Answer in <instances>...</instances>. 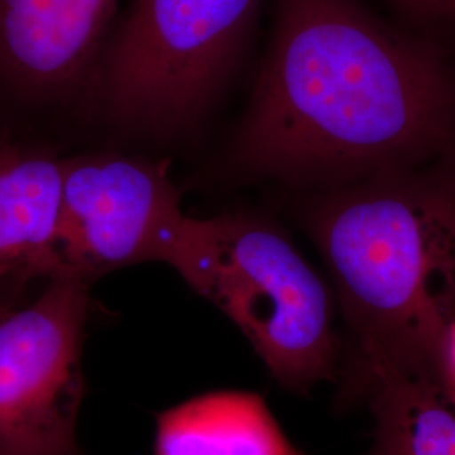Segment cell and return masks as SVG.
Segmentation results:
<instances>
[{"instance_id": "6da1fadb", "label": "cell", "mask_w": 455, "mask_h": 455, "mask_svg": "<svg viewBox=\"0 0 455 455\" xmlns=\"http://www.w3.org/2000/svg\"><path fill=\"white\" fill-rule=\"evenodd\" d=\"M454 115L452 80L427 46L355 0H280L231 161L287 180L385 169L445 142Z\"/></svg>"}, {"instance_id": "7a4b0ae2", "label": "cell", "mask_w": 455, "mask_h": 455, "mask_svg": "<svg viewBox=\"0 0 455 455\" xmlns=\"http://www.w3.org/2000/svg\"><path fill=\"white\" fill-rule=\"evenodd\" d=\"M306 227L336 297L342 370L435 385L455 321V182L378 178L315 203Z\"/></svg>"}, {"instance_id": "3957f363", "label": "cell", "mask_w": 455, "mask_h": 455, "mask_svg": "<svg viewBox=\"0 0 455 455\" xmlns=\"http://www.w3.org/2000/svg\"><path fill=\"white\" fill-rule=\"evenodd\" d=\"M172 270L240 329L283 390L307 395L338 383L336 297L276 225L240 212L197 218Z\"/></svg>"}, {"instance_id": "277c9868", "label": "cell", "mask_w": 455, "mask_h": 455, "mask_svg": "<svg viewBox=\"0 0 455 455\" xmlns=\"http://www.w3.org/2000/svg\"><path fill=\"white\" fill-rule=\"evenodd\" d=\"M260 0H132L100 60L88 98L129 131L195 124L243 46Z\"/></svg>"}, {"instance_id": "5b68a950", "label": "cell", "mask_w": 455, "mask_h": 455, "mask_svg": "<svg viewBox=\"0 0 455 455\" xmlns=\"http://www.w3.org/2000/svg\"><path fill=\"white\" fill-rule=\"evenodd\" d=\"M195 225L165 161L103 152L63 157L52 278L92 283L139 263L172 268Z\"/></svg>"}, {"instance_id": "8992f818", "label": "cell", "mask_w": 455, "mask_h": 455, "mask_svg": "<svg viewBox=\"0 0 455 455\" xmlns=\"http://www.w3.org/2000/svg\"><path fill=\"white\" fill-rule=\"evenodd\" d=\"M90 283L48 280L0 317V455H82V349Z\"/></svg>"}, {"instance_id": "52a82bcc", "label": "cell", "mask_w": 455, "mask_h": 455, "mask_svg": "<svg viewBox=\"0 0 455 455\" xmlns=\"http://www.w3.org/2000/svg\"><path fill=\"white\" fill-rule=\"evenodd\" d=\"M120 0H0V92L26 107L88 97Z\"/></svg>"}, {"instance_id": "ba28073f", "label": "cell", "mask_w": 455, "mask_h": 455, "mask_svg": "<svg viewBox=\"0 0 455 455\" xmlns=\"http://www.w3.org/2000/svg\"><path fill=\"white\" fill-rule=\"evenodd\" d=\"M61 159L46 147L0 139V317L14 309L17 291L54 276Z\"/></svg>"}, {"instance_id": "9c48e42d", "label": "cell", "mask_w": 455, "mask_h": 455, "mask_svg": "<svg viewBox=\"0 0 455 455\" xmlns=\"http://www.w3.org/2000/svg\"><path fill=\"white\" fill-rule=\"evenodd\" d=\"M338 402L363 403L371 442L361 455H455V407L435 385L381 366L342 371Z\"/></svg>"}, {"instance_id": "30bf717a", "label": "cell", "mask_w": 455, "mask_h": 455, "mask_svg": "<svg viewBox=\"0 0 455 455\" xmlns=\"http://www.w3.org/2000/svg\"><path fill=\"white\" fill-rule=\"evenodd\" d=\"M156 455H304L251 391H212L159 413Z\"/></svg>"}, {"instance_id": "8fae6325", "label": "cell", "mask_w": 455, "mask_h": 455, "mask_svg": "<svg viewBox=\"0 0 455 455\" xmlns=\"http://www.w3.org/2000/svg\"><path fill=\"white\" fill-rule=\"evenodd\" d=\"M435 387L455 407V321L449 327L442 346Z\"/></svg>"}, {"instance_id": "7c38bea8", "label": "cell", "mask_w": 455, "mask_h": 455, "mask_svg": "<svg viewBox=\"0 0 455 455\" xmlns=\"http://www.w3.org/2000/svg\"><path fill=\"white\" fill-rule=\"evenodd\" d=\"M411 12L428 17L455 19V0H395Z\"/></svg>"}]
</instances>
